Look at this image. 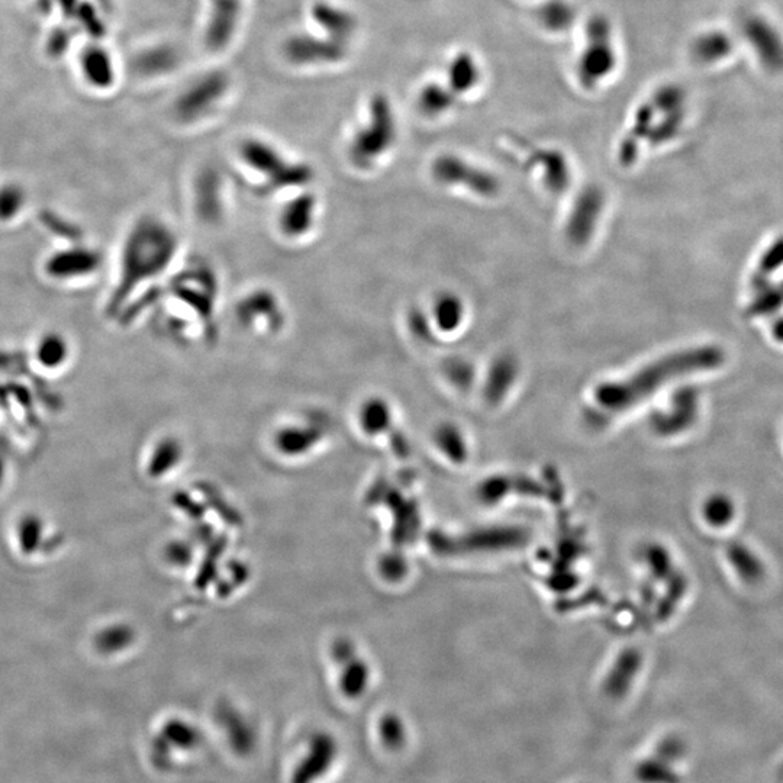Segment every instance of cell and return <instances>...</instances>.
<instances>
[{"instance_id":"1","label":"cell","mask_w":783,"mask_h":783,"mask_svg":"<svg viewBox=\"0 0 783 783\" xmlns=\"http://www.w3.org/2000/svg\"><path fill=\"white\" fill-rule=\"evenodd\" d=\"M728 354L720 344L704 343L681 348L617 380H608L594 389V406L599 421L631 411L652 398L654 393L683 377L718 372L727 364Z\"/></svg>"},{"instance_id":"2","label":"cell","mask_w":783,"mask_h":783,"mask_svg":"<svg viewBox=\"0 0 783 783\" xmlns=\"http://www.w3.org/2000/svg\"><path fill=\"white\" fill-rule=\"evenodd\" d=\"M689 118V96L683 86L663 82L652 87L630 115L617 147V160L628 169L646 148L657 150L675 143L685 131Z\"/></svg>"},{"instance_id":"3","label":"cell","mask_w":783,"mask_h":783,"mask_svg":"<svg viewBox=\"0 0 783 783\" xmlns=\"http://www.w3.org/2000/svg\"><path fill=\"white\" fill-rule=\"evenodd\" d=\"M179 251V235L172 225L157 217L138 219L125 237L112 305L119 308L145 283L166 275Z\"/></svg>"},{"instance_id":"4","label":"cell","mask_w":783,"mask_h":783,"mask_svg":"<svg viewBox=\"0 0 783 783\" xmlns=\"http://www.w3.org/2000/svg\"><path fill=\"white\" fill-rule=\"evenodd\" d=\"M621 45L614 22L604 12L583 19L572 76L582 93L601 92L621 69Z\"/></svg>"},{"instance_id":"5","label":"cell","mask_w":783,"mask_h":783,"mask_svg":"<svg viewBox=\"0 0 783 783\" xmlns=\"http://www.w3.org/2000/svg\"><path fill=\"white\" fill-rule=\"evenodd\" d=\"M241 164L256 177L261 192H299L314 182V169L304 161L289 159L280 148L263 138H247L238 147Z\"/></svg>"},{"instance_id":"6","label":"cell","mask_w":783,"mask_h":783,"mask_svg":"<svg viewBox=\"0 0 783 783\" xmlns=\"http://www.w3.org/2000/svg\"><path fill=\"white\" fill-rule=\"evenodd\" d=\"M399 140L398 116L386 93L370 96L366 116L348 141V160L362 172H370L392 153Z\"/></svg>"},{"instance_id":"7","label":"cell","mask_w":783,"mask_h":783,"mask_svg":"<svg viewBox=\"0 0 783 783\" xmlns=\"http://www.w3.org/2000/svg\"><path fill=\"white\" fill-rule=\"evenodd\" d=\"M219 292L217 273L203 261L188 264L170 283V295L182 306L188 324H195L208 341L217 337Z\"/></svg>"},{"instance_id":"8","label":"cell","mask_w":783,"mask_h":783,"mask_svg":"<svg viewBox=\"0 0 783 783\" xmlns=\"http://www.w3.org/2000/svg\"><path fill=\"white\" fill-rule=\"evenodd\" d=\"M230 90L231 77L224 70L203 73L177 96L174 115L182 124H198L217 111L227 99Z\"/></svg>"},{"instance_id":"9","label":"cell","mask_w":783,"mask_h":783,"mask_svg":"<svg viewBox=\"0 0 783 783\" xmlns=\"http://www.w3.org/2000/svg\"><path fill=\"white\" fill-rule=\"evenodd\" d=\"M431 176L438 185L467 189L482 198H493L501 190V182L495 174L459 154L444 153L435 157Z\"/></svg>"},{"instance_id":"10","label":"cell","mask_w":783,"mask_h":783,"mask_svg":"<svg viewBox=\"0 0 783 783\" xmlns=\"http://www.w3.org/2000/svg\"><path fill=\"white\" fill-rule=\"evenodd\" d=\"M701 412L702 393L699 388L694 385L679 386L663 408L650 415V430L660 438L681 437L698 424Z\"/></svg>"},{"instance_id":"11","label":"cell","mask_w":783,"mask_h":783,"mask_svg":"<svg viewBox=\"0 0 783 783\" xmlns=\"http://www.w3.org/2000/svg\"><path fill=\"white\" fill-rule=\"evenodd\" d=\"M350 45L331 40L318 32H296L286 38L282 54L290 66L319 69L337 66L348 56Z\"/></svg>"},{"instance_id":"12","label":"cell","mask_w":783,"mask_h":783,"mask_svg":"<svg viewBox=\"0 0 783 783\" xmlns=\"http://www.w3.org/2000/svg\"><path fill=\"white\" fill-rule=\"evenodd\" d=\"M238 322L247 330L276 335L286 325V312L277 293L270 289H254L243 296L235 308Z\"/></svg>"},{"instance_id":"13","label":"cell","mask_w":783,"mask_h":783,"mask_svg":"<svg viewBox=\"0 0 783 783\" xmlns=\"http://www.w3.org/2000/svg\"><path fill=\"white\" fill-rule=\"evenodd\" d=\"M741 38L768 72L783 70V34L765 16L749 15L741 21Z\"/></svg>"},{"instance_id":"14","label":"cell","mask_w":783,"mask_h":783,"mask_svg":"<svg viewBox=\"0 0 783 783\" xmlns=\"http://www.w3.org/2000/svg\"><path fill=\"white\" fill-rule=\"evenodd\" d=\"M530 534L515 525H495V527L475 528L466 531L463 536L451 540L453 553H496V551L517 550L527 544Z\"/></svg>"},{"instance_id":"15","label":"cell","mask_w":783,"mask_h":783,"mask_svg":"<svg viewBox=\"0 0 783 783\" xmlns=\"http://www.w3.org/2000/svg\"><path fill=\"white\" fill-rule=\"evenodd\" d=\"M514 143L522 150L520 153H524L525 166L540 173L544 188L554 195H560L570 188L572 167L565 153L557 148L540 147L525 141H514Z\"/></svg>"},{"instance_id":"16","label":"cell","mask_w":783,"mask_h":783,"mask_svg":"<svg viewBox=\"0 0 783 783\" xmlns=\"http://www.w3.org/2000/svg\"><path fill=\"white\" fill-rule=\"evenodd\" d=\"M441 80L464 102L478 95L485 86V67L475 51L462 48L447 58Z\"/></svg>"},{"instance_id":"17","label":"cell","mask_w":783,"mask_h":783,"mask_svg":"<svg viewBox=\"0 0 783 783\" xmlns=\"http://www.w3.org/2000/svg\"><path fill=\"white\" fill-rule=\"evenodd\" d=\"M318 218V196L308 189L299 190L280 208L277 227L283 237L290 241H299L315 230Z\"/></svg>"},{"instance_id":"18","label":"cell","mask_w":783,"mask_h":783,"mask_svg":"<svg viewBox=\"0 0 783 783\" xmlns=\"http://www.w3.org/2000/svg\"><path fill=\"white\" fill-rule=\"evenodd\" d=\"M244 0H209L203 41L214 53L224 51L234 40L240 27Z\"/></svg>"},{"instance_id":"19","label":"cell","mask_w":783,"mask_h":783,"mask_svg":"<svg viewBox=\"0 0 783 783\" xmlns=\"http://www.w3.org/2000/svg\"><path fill=\"white\" fill-rule=\"evenodd\" d=\"M338 759V743L328 733H315L296 763L290 783H318L333 770Z\"/></svg>"},{"instance_id":"20","label":"cell","mask_w":783,"mask_h":783,"mask_svg":"<svg viewBox=\"0 0 783 783\" xmlns=\"http://www.w3.org/2000/svg\"><path fill=\"white\" fill-rule=\"evenodd\" d=\"M605 208V195L598 186L579 193L566 222V237L573 246H585L595 234Z\"/></svg>"},{"instance_id":"21","label":"cell","mask_w":783,"mask_h":783,"mask_svg":"<svg viewBox=\"0 0 783 783\" xmlns=\"http://www.w3.org/2000/svg\"><path fill=\"white\" fill-rule=\"evenodd\" d=\"M308 15L318 34L340 43L350 45L359 29L357 16L334 0H315L309 6Z\"/></svg>"},{"instance_id":"22","label":"cell","mask_w":783,"mask_h":783,"mask_svg":"<svg viewBox=\"0 0 783 783\" xmlns=\"http://www.w3.org/2000/svg\"><path fill=\"white\" fill-rule=\"evenodd\" d=\"M534 22L544 34L563 37L580 25V14L572 0H537Z\"/></svg>"},{"instance_id":"23","label":"cell","mask_w":783,"mask_h":783,"mask_svg":"<svg viewBox=\"0 0 783 783\" xmlns=\"http://www.w3.org/2000/svg\"><path fill=\"white\" fill-rule=\"evenodd\" d=\"M733 37L720 28L704 29L689 43V56L702 67H714L733 54Z\"/></svg>"},{"instance_id":"24","label":"cell","mask_w":783,"mask_h":783,"mask_svg":"<svg viewBox=\"0 0 783 783\" xmlns=\"http://www.w3.org/2000/svg\"><path fill=\"white\" fill-rule=\"evenodd\" d=\"M783 277V232L770 237L754 256L746 289L756 288Z\"/></svg>"},{"instance_id":"25","label":"cell","mask_w":783,"mask_h":783,"mask_svg":"<svg viewBox=\"0 0 783 783\" xmlns=\"http://www.w3.org/2000/svg\"><path fill=\"white\" fill-rule=\"evenodd\" d=\"M744 315L752 321H769L783 315V277L747 289Z\"/></svg>"},{"instance_id":"26","label":"cell","mask_w":783,"mask_h":783,"mask_svg":"<svg viewBox=\"0 0 783 783\" xmlns=\"http://www.w3.org/2000/svg\"><path fill=\"white\" fill-rule=\"evenodd\" d=\"M517 377L518 362L514 356L502 354L498 359L493 360L483 385V398L486 404L501 405L514 388Z\"/></svg>"},{"instance_id":"27","label":"cell","mask_w":783,"mask_h":783,"mask_svg":"<svg viewBox=\"0 0 783 783\" xmlns=\"http://www.w3.org/2000/svg\"><path fill=\"white\" fill-rule=\"evenodd\" d=\"M462 101L441 80L431 79L421 85L417 93V108L428 119H440L456 111Z\"/></svg>"},{"instance_id":"28","label":"cell","mask_w":783,"mask_h":783,"mask_svg":"<svg viewBox=\"0 0 783 783\" xmlns=\"http://www.w3.org/2000/svg\"><path fill=\"white\" fill-rule=\"evenodd\" d=\"M99 267V256L95 251L67 250L57 253L47 263L48 275L57 279H72V277L87 276L95 273Z\"/></svg>"},{"instance_id":"29","label":"cell","mask_w":783,"mask_h":783,"mask_svg":"<svg viewBox=\"0 0 783 783\" xmlns=\"http://www.w3.org/2000/svg\"><path fill=\"white\" fill-rule=\"evenodd\" d=\"M728 565L744 583V585L756 586L766 576V565L760 554L746 543H731L725 551Z\"/></svg>"},{"instance_id":"30","label":"cell","mask_w":783,"mask_h":783,"mask_svg":"<svg viewBox=\"0 0 783 783\" xmlns=\"http://www.w3.org/2000/svg\"><path fill=\"white\" fill-rule=\"evenodd\" d=\"M737 515V502L725 492L711 493L701 504L702 521L712 530H727L736 522Z\"/></svg>"},{"instance_id":"31","label":"cell","mask_w":783,"mask_h":783,"mask_svg":"<svg viewBox=\"0 0 783 783\" xmlns=\"http://www.w3.org/2000/svg\"><path fill=\"white\" fill-rule=\"evenodd\" d=\"M464 312L462 299L454 293L444 292L435 299L431 318L437 330L450 334L462 327Z\"/></svg>"},{"instance_id":"32","label":"cell","mask_w":783,"mask_h":783,"mask_svg":"<svg viewBox=\"0 0 783 783\" xmlns=\"http://www.w3.org/2000/svg\"><path fill=\"white\" fill-rule=\"evenodd\" d=\"M179 61V51L172 45H157L138 57L137 69L148 77L164 76L174 72Z\"/></svg>"},{"instance_id":"33","label":"cell","mask_w":783,"mask_h":783,"mask_svg":"<svg viewBox=\"0 0 783 783\" xmlns=\"http://www.w3.org/2000/svg\"><path fill=\"white\" fill-rule=\"evenodd\" d=\"M434 441L438 450L454 464H463L469 459V446L466 435L457 425L444 422L438 425L434 433Z\"/></svg>"},{"instance_id":"34","label":"cell","mask_w":783,"mask_h":783,"mask_svg":"<svg viewBox=\"0 0 783 783\" xmlns=\"http://www.w3.org/2000/svg\"><path fill=\"white\" fill-rule=\"evenodd\" d=\"M69 357V341L64 338V335L58 333L44 334L35 347V359L44 369H60L67 363Z\"/></svg>"},{"instance_id":"35","label":"cell","mask_w":783,"mask_h":783,"mask_svg":"<svg viewBox=\"0 0 783 783\" xmlns=\"http://www.w3.org/2000/svg\"><path fill=\"white\" fill-rule=\"evenodd\" d=\"M364 433L377 435L385 433L392 424L391 405L382 398H369L363 402L359 414Z\"/></svg>"},{"instance_id":"36","label":"cell","mask_w":783,"mask_h":783,"mask_svg":"<svg viewBox=\"0 0 783 783\" xmlns=\"http://www.w3.org/2000/svg\"><path fill=\"white\" fill-rule=\"evenodd\" d=\"M198 744L199 734L189 724L173 721V723L166 725L164 734H161V739L157 741L154 749H164V753H167L170 746H174L176 749L192 750Z\"/></svg>"},{"instance_id":"37","label":"cell","mask_w":783,"mask_h":783,"mask_svg":"<svg viewBox=\"0 0 783 783\" xmlns=\"http://www.w3.org/2000/svg\"><path fill=\"white\" fill-rule=\"evenodd\" d=\"M443 373L450 385L459 391H469L475 380V369L472 363L462 357H451L443 364Z\"/></svg>"},{"instance_id":"38","label":"cell","mask_w":783,"mask_h":783,"mask_svg":"<svg viewBox=\"0 0 783 783\" xmlns=\"http://www.w3.org/2000/svg\"><path fill=\"white\" fill-rule=\"evenodd\" d=\"M24 205V190L19 186L5 185L0 188V221H11L22 211Z\"/></svg>"},{"instance_id":"39","label":"cell","mask_w":783,"mask_h":783,"mask_svg":"<svg viewBox=\"0 0 783 783\" xmlns=\"http://www.w3.org/2000/svg\"><path fill=\"white\" fill-rule=\"evenodd\" d=\"M379 736L382 744L389 749H396L402 741L401 725L398 718L385 717L379 724Z\"/></svg>"},{"instance_id":"40","label":"cell","mask_w":783,"mask_h":783,"mask_svg":"<svg viewBox=\"0 0 783 783\" xmlns=\"http://www.w3.org/2000/svg\"><path fill=\"white\" fill-rule=\"evenodd\" d=\"M430 319L425 317L424 312L414 311L411 312V318H409V325H411L412 331L415 335L422 338V340L430 341L433 337V331H431Z\"/></svg>"},{"instance_id":"41","label":"cell","mask_w":783,"mask_h":783,"mask_svg":"<svg viewBox=\"0 0 783 783\" xmlns=\"http://www.w3.org/2000/svg\"><path fill=\"white\" fill-rule=\"evenodd\" d=\"M768 334L770 340H772L776 346L783 348V315L769 319Z\"/></svg>"},{"instance_id":"42","label":"cell","mask_w":783,"mask_h":783,"mask_svg":"<svg viewBox=\"0 0 783 783\" xmlns=\"http://www.w3.org/2000/svg\"><path fill=\"white\" fill-rule=\"evenodd\" d=\"M528 2H533L534 3V2H537V0H528Z\"/></svg>"}]
</instances>
